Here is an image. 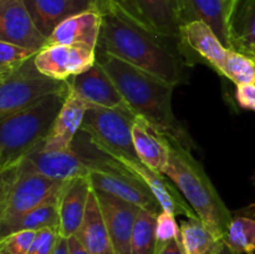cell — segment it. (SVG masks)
Returning a JSON list of instances; mask_svg holds the SVG:
<instances>
[{"instance_id": "1", "label": "cell", "mask_w": 255, "mask_h": 254, "mask_svg": "<svg viewBox=\"0 0 255 254\" xmlns=\"http://www.w3.org/2000/svg\"><path fill=\"white\" fill-rule=\"evenodd\" d=\"M102 26L97 54H109L136 66L172 86L187 79L182 41L158 36L122 14L110 0L101 9Z\"/></svg>"}, {"instance_id": "2", "label": "cell", "mask_w": 255, "mask_h": 254, "mask_svg": "<svg viewBox=\"0 0 255 254\" xmlns=\"http://www.w3.org/2000/svg\"><path fill=\"white\" fill-rule=\"evenodd\" d=\"M97 61L114 80L136 116L143 117L158 131L181 142L186 148H193L191 137L172 110L174 86L109 54H97Z\"/></svg>"}, {"instance_id": "3", "label": "cell", "mask_w": 255, "mask_h": 254, "mask_svg": "<svg viewBox=\"0 0 255 254\" xmlns=\"http://www.w3.org/2000/svg\"><path fill=\"white\" fill-rule=\"evenodd\" d=\"M168 139L171 156L166 174L174 182L202 223L216 238L224 239L233 216L221 198L202 164L192 156L191 149L172 137Z\"/></svg>"}, {"instance_id": "4", "label": "cell", "mask_w": 255, "mask_h": 254, "mask_svg": "<svg viewBox=\"0 0 255 254\" xmlns=\"http://www.w3.org/2000/svg\"><path fill=\"white\" fill-rule=\"evenodd\" d=\"M69 92L70 87L0 120V171L44 146Z\"/></svg>"}, {"instance_id": "5", "label": "cell", "mask_w": 255, "mask_h": 254, "mask_svg": "<svg viewBox=\"0 0 255 254\" xmlns=\"http://www.w3.org/2000/svg\"><path fill=\"white\" fill-rule=\"evenodd\" d=\"M67 181H56L17 164L0 171V222L15 219L57 198Z\"/></svg>"}, {"instance_id": "6", "label": "cell", "mask_w": 255, "mask_h": 254, "mask_svg": "<svg viewBox=\"0 0 255 254\" xmlns=\"http://www.w3.org/2000/svg\"><path fill=\"white\" fill-rule=\"evenodd\" d=\"M134 117L136 115L129 110L91 105L85 115L81 131L109 156L139 161L132 137Z\"/></svg>"}, {"instance_id": "7", "label": "cell", "mask_w": 255, "mask_h": 254, "mask_svg": "<svg viewBox=\"0 0 255 254\" xmlns=\"http://www.w3.org/2000/svg\"><path fill=\"white\" fill-rule=\"evenodd\" d=\"M69 87V81L41 74L32 57L16 72L0 80V120Z\"/></svg>"}, {"instance_id": "8", "label": "cell", "mask_w": 255, "mask_h": 254, "mask_svg": "<svg viewBox=\"0 0 255 254\" xmlns=\"http://www.w3.org/2000/svg\"><path fill=\"white\" fill-rule=\"evenodd\" d=\"M89 178L94 189L107 192L157 216L163 211L148 186L109 154L90 168Z\"/></svg>"}, {"instance_id": "9", "label": "cell", "mask_w": 255, "mask_h": 254, "mask_svg": "<svg viewBox=\"0 0 255 254\" xmlns=\"http://www.w3.org/2000/svg\"><path fill=\"white\" fill-rule=\"evenodd\" d=\"M122 14L143 29L171 40H181L182 22L169 0H110Z\"/></svg>"}, {"instance_id": "10", "label": "cell", "mask_w": 255, "mask_h": 254, "mask_svg": "<svg viewBox=\"0 0 255 254\" xmlns=\"http://www.w3.org/2000/svg\"><path fill=\"white\" fill-rule=\"evenodd\" d=\"M97 61V50L86 45H49L35 56V66L52 79L69 81Z\"/></svg>"}, {"instance_id": "11", "label": "cell", "mask_w": 255, "mask_h": 254, "mask_svg": "<svg viewBox=\"0 0 255 254\" xmlns=\"http://www.w3.org/2000/svg\"><path fill=\"white\" fill-rule=\"evenodd\" d=\"M25 172H34L56 181L89 176L90 168L74 148L52 151L41 147L30 152L17 163Z\"/></svg>"}, {"instance_id": "12", "label": "cell", "mask_w": 255, "mask_h": 254, "mask_svg": "<svg viewBox=\"0 0 255 254\" xmlns=\"http://www.w3.org/2000/svg\"><path fill=\"white\" fill-rule=\"evenodd\" d=\"M0 41L40 51L47 37L39 30L24 0H0Z\"/></svg>"}, {"instance_id": "13", "label": "cell", "mask_w": 255, "mask_h": 254, "mask_svg": "<svg viewBox=\"0 0 255 254\" xmlns=\"http://www.w3.org/2000/svg\"><path fill=\"white\" fill-rule=\"evenodd\" d=\"M94 193L104 216L115 253L131 254L132 233L142 208L100 189H94Z\"/></svg>"}, {"instance_id": "14", "label": "cell", "mask_w": 255, "mask_h": 254, "mask_svg": "<svg viewBox=\"0 0 255 254\" xmlns=\"http://www.w3.org/2000/svg\"><path fill=\"white\" fill-rule=\"evenodd\" d=\"M131 173L141 178L148 186L152 193L159 202L163 211L171 212L174 216H184L187 218H199L191 204L187 202L178 187L167 174L153 171L141 161H129L127 158H115Z\"/></svg>"}, {"instance_id": "15", "label": "cell", "mask_w": 255, "mask_h": 254, "mask_svg": "<svg viewBox=\"0 0 255 254\" xmlns=\"http://www.w3.org/2000/svg\"><path fill=\"white\" fill-rule=\"evenodd\" d=\"M69 86L70 90L91 105L109 109L129 110L114 80L99 61L95 62L94 66L87 71L71 77L69 80Z\"/></svg>"}, {"instance_id": "16", "label": "cell", "mask_w": 255, "mask_h": 254, "mask_svg": "<svg viewBox=\"0 0 255 254\" xmlns=\"http://www.w3.org/2000/svg\"><path fill=\"white\" fill-rule=\"evenodd\" d=\"M30 15L46 37L65 19L91 9H102L106 0H24Z\"/></svg>"}, {"instance_id": "17", "label": "cell", "mask_w": 255, "mask_h": 254, "mask_svg": "<svg viewBox=\"0 0 255 254\" xmlns=\"http://www.w3.org/2000/svg\"><path fill=\"white\" fill-rule=\"evenodd\" d=\"M91 104L70 90L61 111L57 115L42 148L62 151L72 147L75 138L81 131L82 122Z\"/></svg>"}, {"instance_id": "18", "label": "cell", "mask_w": 255, "mask_h": 254, "mask_svg": "<svg viewBox=\"0 0 255 254\" xmlns=\"http://www.w3.org/2000/svg\"><path fill=\"white\" fill-rule=\"evenodd\" d=\"M91 192L89 176L77 177L66 182L59 199L60 237L70 238L77 233L84 222Z\"/></svg>"}, {"instance_id": "19", "label": "cell", "mask_w": 255, "mask_h": 254, "mask_svg": "<svg viewBox=\"0 0 255 254\" xmlns=\"http://www.w3.org/2000/svg\"><path fill=\"white\" fill-rule=\"evenodd\" d=\"M102 26V11L91 9L60 22L47 37L49 45L81 44L97 50Z\"/></svg>"}, {"instance_id": "20", "label": "cell", "mask_w": 255, "mask_h": 254, "mask_svg": "<svg viewBox=\"0 0 255 254\" xmlns=\"http://www.w3.org/2000/svg\"><path fill=\"white\" fill-rule=\"evenodd\" d=\"M132 137L139 161L153 171L166 174L171 156L166 134L143 117L136 116L132 126Z\"/></svg>"}, {"instance_id": "21", "label": "cell", "mask_w": 255, "mask_h": 254, "mask_svg": "<svg viewBox=\"0 0 255 254\" xmlns=\"http://www.w3.org/2000/svg\"><path fill=\"white\" fill-rule=\"evenodd\" d=\"M181 40L184 47L198 54L221 74L229 49L224 46L207 22L197 19L182 25Z\"/></svg>"}, {"instance_id": "22", "label": "cell", "mask_w": 255, "mask_h": 254, "mask_svg": "<svg viewBox=\"0 0 255 254\" xmlns=\"http://www.w3.org/2000/svg\"><path fill=\"white\" fill-rule=\"evenodd\" d=\"M75 236L89 254H116L94 189L90 194L84 222Z\"/></svg>"}, {"instance_id": "23", "label": "cell", "mask_w": 255, "mask_h": 254, "mask_svg": "<svg viewBox=\"0 0 255 254\" xmlns=\"http://www.w3.org/2000/svg\"><path fill=\"white\" fill-rule=\"evenodd\" d=\"M59 199L60 196L31 209L30 212L17 217V218L10 219L6 222H0V238H4L9 234L22 231L39 232L45 228L59 231Z\"/></svg>"}, {"instance_id": "24", "label": "cell", "mask_w": 255, "mask_h": 254, "mask_svg": "<svg viewBox=\"0 0 255 254\" xmlns=\"http://www.w3.org/2000/svg\"><path fill=\"white\" fill-rule=\"evenodd\" d=\"M229 49L255 47V0H237L229 22Z\"/></svg>"}, {"instance_id": "25", "label": "cell", "mask_w": 255, "mask_h": 254, "mask_svg": "<svg viewBox=\"0 0 255 254\" xmlns=\"http://www.w3.org/2000/svg\"><path fill=\"white\" fill-rule=\"evenodd\" d=\"M196 19L203 20L229 49V22L233 12L234 0H189Z\"/></svg>"}, {"instance_id": "26", "label": "cell", "mask_w": 255, "mask_h": 254, "mask_svg": "<svg viewBox=\"0 0 255 254\" xmlns=\"http://www.w3.org/2000/svg\"><path fill=\"white\" fill-rule=\"evenodd\" d=\"M181 241L186 254H213L216 238L199 218H187L179 223Z\"/></svg>"}, {"instance_id": "27", "label": "cell", "mask_w": 255, "mask_h": 254, "mask_svg": "<svg viewBox=\"0 0 255 254\" xmlns=\"http://www.w3.org/2000/svg\"><path fill=\"white\" fill-rule=\"evenodd\" d=\"M157 214L141 209L134 223L131 241V254H156Z\"/></svg>"}, {"instance_id": "28", "label": "cell", "mask_w": 255, "mask_h": 254, "mask_svg": "<svg viewBox=\"0 0 255 254\" xmlns=\"http://www.w3.org/2000/svg\"><path fill=\"white\" fill-rule=\"evenodd\" d=\"M224 239L238 254H255V218L233 217Z\"/></svg>"}, {"instance_id": "29", "label": "cell", "mask_w": 255, "mask_h": 254, "mask_svg": "<svg viewBox=\"0 0 255 254\" xmlns=\"http://www.w3.org/2000/svg\"><path fill=\"white\" fill-rule=\"evenodd\" d=\"M221 75L233 81L237 86L252 84L255 80V60L246 54L229 49Z\"/></svg>"}, {"instance_id": "30", "label": "cell", "mask_w": 255, "mask_h": 254, "mask_svg": "<svg viewBox=\"0 0 255 254\" xmlns=\"http://www.w3.org/2000/svg\"><path fill=\"white\" fill-rule=\"evenodd\" d=\"M37 52L11 42L0 41V80L6 79L21 69L30 59L36 56Z\"/></svg>"}, {"instance_id": "31", "label": "cell", "mask_w": 255, "mask_h": 254, "mask_svg": "<svg viewBox=\"0 0 255 254\" xmlns=\"http://www.w3.org/2000/svg\"><path fill=\"white\" fill-rule=\"evenodd\" d=\"M36 232L22 231L0 238V254H27Z\"/></svg>"}, {"instance_id": "32", "label": "cell", "mask_w": 255, "mask_h": 254, "mask_svg": "<svg viewBox=\"0 0 255 254\" xmlns=\"http://www.w3.org/2000/svg\"><path fill=\"white\" fill-rule=\"evenodd\" d=\"M173 213L167 211H162L157 216L156 224V236H157V247L166 242L176 239L181 237V226H178Z\"/></svg>"}, {"instance_id": "33", "label": "cell", "mask_w": 255, "mask_h": 254, "mask_svg": "<svg viewBox=\"0 0 255 254\" xmlns=\"http://www.w3.org/2000/svg\"><path fill=\"white\" fill-rule=\"evenodd\" d=\"M59 238L60 234L56 229L45 228L36 232L27 254H52Z\"/></svg>"}, {"instance_id": "34", "label": "cell", "mask_w": 255, "mask_h": 254, "mask_svg": "<svg viewBox=\"0 0 255 254\" xmlns=\"http://www.w3.org/2000/svg\"><path fill=\"white\" fill-rule=\"evenodd\" d=\"M236 97L239 106L246 110L255 111V85L253 82L252 84L238 85Z\"/></svg>"}, {"instance_id": "35", "label": "cell", "mask_w": 255, "mask_h": 254, "mask_svg": "<svg viewBox=\"0 0 255 254\" xmlns=\"http://www.w3.org/2000/svg\"><path fill=\"white\" fill-rule=\"evenodd\" d=\"M169 2H171L172 7L176 11V14L178 15L182 25L186 24V22L197 20L193 14V10H192L189 0H169Z\"/></svg>"}, {"instance_id": "36", "label": "cell", "mask_w": 255, "mask_h": 254, "mask_svg": "<svg viewBox=\"0 0 255 254\" xmlns=\"http://www.w3.org/2000/svg\"><path fill=\"white\" fill-rule=\"evenodd\" d=\"M156 254H186L184 253L183 246H182L181 237L172 241L166 242L163 244H159L157 247Z\"/></svg>"}, {"instance_id": "37", "label": "cell", "mask_w": 255, "mask_h": 254, "mask_svg": "<svg viewBox=\"0 0 255 254\" xmlns=\"http://www.w3.org/2000/svg\"><path fill=\"white\" fill-rule=\"evenodd\" d=\"M67 239H69L70 254H89L86 249H85L84 244L80 242V239L76 236H72Z\"/></svg>"}, {"instance_id": "38", "label": "cell", "mask_w": 255, "mask_h": 254, "mask_svg": "<svg viewBox=\"0 0 255 254\" xmlns=\"http://www.w3.org/2000/svg\"><path fill=\"white\" fill-rule=\"evenodd\" d=\"M213 254H238L229 247L226 239H219L217 241L216 247H214Z\"/></svg>"}, {"instance_id": "39", "label": "cell", "mask_w": 255, "mask_h": 254, "mask_svg": "<svg viewBox=\"0 0 255 254\" xmlns=\"http://www.w3.org/2000/svg\"><path fill=\"white\" fill-rule=\"evenodd\" d=\"M52 254H70L69 239L64 238V237H60Z\"/></svg>"}, {"instance_id": "40", "label": "cell", "mask_w": 255, "mask_h": 254, "mask_svg": "<svg viewBox=\"0 0 255 254\" xmlns=\"http://www.w3.org/2000/svg\"><path fill=\"white\" fill-rule=\"evenodd\" d=\"M242 54H246L247 56L252 57V59L255 60V47H249V49L242 51Z\"/></svg>"}, {"instance_id": "41", "label": "cell", "mask_w": 255, "mask_h": 254, "mask_svg": "<svg viewBox=\"0 0 255 254\" xmlns=\"http://www.w3.org/2000/svg\"><path fill=\"white\" fill-rule=\"evenodd\" d=\"M253 183H254V186H255V172H254V174H253Z\"/></svg>"}, {"instance_id": "42", "label": "cell", "mask_w": 255, "mask_h": 254, "mask_svg": "<svg viewBox=\"0 0 255 254\" xmlns=\"http://www.w3.org/2000/svg\"><path fill=\"white\" fill-rule=\"evenodd\" d=\"M253 84H254V85H255V80H254V81H253Z\"/></svg>"}, {"instance_id": "43", "label": "cell", "mask_w": 255, "mask_h": 254, "mask_svg": "<svg viewBox=\"0 0 255 254\" xmlns=\"http://www.w3.org/2000/svg\"><path fill=\"white\" fill-rule=\"evenodd\" d=\"M234 1H237V0H234Z\"/></svg>"}]
</instances>
